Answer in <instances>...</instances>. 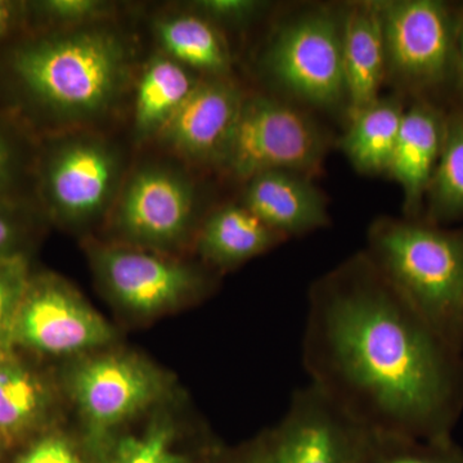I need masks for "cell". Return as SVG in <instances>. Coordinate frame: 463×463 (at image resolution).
<instances>
[{"label": "cell", "mask_w": 463, "mask_h": 463, "mask_svg": "<svg viewBox=\"0 0 463 463\" xmlns=\"http://www.w3.org/2000/svg\"><path fill=\"white\" fill-rule=\"evenodd\" d=\"M21 11H23V5L0 0V42L7 36L9 30L20 16Z\"/></svg>", "instance_id": "1f68e13d"}, {"label": "cell", "mask_w": 463, "mask_h": 463, "mask_svg": "<svg viewBox=\"0 0 463 463\" xmlns=\"http://www.w3.org/2000/svg\"><path fill=\"white\" fill-rule=\"evenodd\" d=\"M11 125L0 118V203H23L17 185L23 175V154Z\"/></svg>", "instance_id": "4316f807"}, {"label": "cell", "mask_w": 463, "mask_h": 463, "mask_svg": "<svg viewBox=\"0 0 463 463\" xmlns=\"http://www.w3.org/2000/svg\"><path fill=\"white\" fill-rule=\"evenodd\" d=\"M365 254L423 322L463 353V228L383 218L368 232Z\"/></svg>", "instance_id": "3957f363"}, {"label": "cell", "mask_w": 463, "mask_h": 463, "mask_svg": "<svg viewBox=\"0 0 463 463\" xmlns=\"http://www.w3.org/2000/svg\"><path fill=\"white\" fill-rule=\"evenodd\" d=\"M453 8L456 20V78L453 106H463V5H453Z\"/></svg>", "instance_id": "4dcf8cb0"}, {"label": "cell", "mask_w": 463, "mask_h": 463, "mask_svg": "<svg viewBox=\"0 0 463 463\" xmlns=\"http://www.w3.org/2000/svg\"><path fill=\"white\" fill-rule=\"evenodd\" d=\"M30 279L24 255L0 261V353H8L14 345V322Z\"/></svg>", "instance_id": "d4e9b609"}, {"label": "cell", "mask_w": 463, "mask_h": 463, "mask_svg": "<svg viewBox=\"0 0 463 463\" xmlns=\"http://www.w3.org/2000/svg\"><path fill=\"white\" fill-rule=\"evenodd\" d=\"M112 339L109 323L66 283L32 277L14 322V345L62 356L90 352Z\"/></svg>", "instance_id": "ba28073f"}, {"label": "cell", "mask_w": 463, "mask_h": 463, "mask_svg": "<svg viewBox=\"0 0 463 463\" xmlns=\"http://www.w3.org/2000/svg\"><path fill=\"white\" fill-rule=\"evenodd\" d=\"M243 100L242 91L230 79H200L157 137L166 147L187 160L216 164Z\"/></svg>", "instance_id": "4fadbf2b"}, {"label": "cell", "mask_w": 463, "mask_h": 463, "mask_svg": "<svg viewBox=\"0 0 463 463\" xmlns=\"http://www.w3.org/2000/svg\"><path fill=\"white\" fill-rule=\"evenodd\" d=\"M103 463H188L174 446L173 432L161 423L145 434L125 438Z\"/></svg>", "instance_id": "cb8c5ba5"}, {"label": "cell", "mask_w": 463, "mask_h": 463, "mask_svg": "<svg viewBox=\"0 0 463 463\" xmlns=\"http://www.w3.org/2000/svg\"><path fill=\"white\" fill-rule=\"evenodd\" d=\"M111 9L99 0H42L23 3V14L52 26H84L99 20Z\"/></svg>", "instance_id": "484cf974"}, {"label": "cell", "mask_w": 463, "mask_h": 463, "mask_svg": "<svg viewBox=\"0 0 463 463\" xmlns=\"http://www.w3.org/2000/svg\"><path fill=\"white\" fill-rule=\"evenodd\" d=\"M264 439L265 435L259 438L251 446L241 450L236 456L228 458V461L225 463H261L264 453Z\"/></svg>", "instance_id": "d6a6232c"}, {"label": "cell", "mask_w": 463, "mask_h": 463, "mask_svg": "<svg viewBox=\"0 0 463 463\" xmlns=\"http://www.w3.org/2000/svg\"><path fill=\"white\" fill-rule=\"evenodd\" d=\"M23 203H0V261L23 255Z\"/></svg>", "instance_id": "f1b7e54d"}, {"label": "cell", "mask_w": 463, "mask_h": 463, "mask_svg": "<svg viewBox=\"0 0 463 463\" xmlns=\"http://www.w3.org/2000/svg\"><path fill=\"white\" fill-rule=\"evenodd\" d=\"M282 241V236L240 203L223 206L206 219L197 236V250L213 267L228 269L259 257Z\"/></svg>", "instance_id": "e0dca14e"}, {"label": "cell", "mask_w": 463, "mask_h": 463, "mask_svg": "<svg viewBox=\"0 0 463 463\" xmlns=\"http://www.w3.org/2000/svg\"><path fill=\"white\" fill-rule=\"evenodd\" d=\"M241 203L285 240L319 230L330 222L321 192L306 174H259L246 182Z\"/></svg>", "instance_id": "9a60e30c"}, {"label": "cell", "mask_w": 463, "mask_h": 463, "mask_svg": "<svg viewBox=\"0 0 463 463\" xmlns=\"http://www.w3.org/2000/svg\"><path fill=\"white\" fill-rule=\"evenodd\" d=\"M404 111L398 97H380L350 115L340 147L359 173H388Z\"/></svg>", "instance_id": "ac0fdd59"}, {"label": "cell", "mask_w": 463, "mask_h": 463, "mask_svg": "<svg viewBox=\"0 0 463 463\" xmlns=\"http://www.w3.org/2000/svg\"><path fill=\"white\" fill-rule=\"evenodd\" d=\"M388 75L413 99H455V8L440 0L380 2ZM443 106V105H441ZM450 106V108H452ZM447 109V108H446Z\"/></svg>", "instance_id": "277c9868"}, {"label": "cell", "mask_w": 463, "mask_h": 463, "mask_svg": "<svg viewBox=\"0 0 463 463\" xmlns=\"http://www.w3.org/2000/svg\"><path fill=\"white\" fill-rule=\"evenodd\" d=\"M94 268L112 298L134 315L154 316L196 297L199 272L142 248L109 246L94 251Z\"/></svg>", "instance_id": "8fae6325"}, {"label": "cell", "mask_w": 463, "mask_h": 463, "mask_svg": "<svg viewBox=\"0 0 463 463\" xmlns=\"http://www.w3.org/2000/svg\"><path fill=\"white\" fill-rule=\"evenodd\" d=\"M200 79L167 56L148 63L137 90L134 127L141 138L157 136L194 91Z\"/></svg>", "instance_id": "ffe728a7"}, {"label": "cell", "mask_w": 463, "mask_h": 463, "mask_svg": "<svg viewBox=\"0 0 463 463\" xmlns=\"http://www.w3.org/2000/svg\"><path fill=\"white\" fill-rule=\"evenodd\" d=\"M325 138L312 118L270 97H245L215 165L248 182L259 174H309L321 164Z\"/></svg>", "instance_id": "5b68a950"}, {"label": "cell", "mask_w": 463, "mask_h": 463, "mask_svg": "<svg viewBox=\"0 0 463 463\" xmlns=\"http://www.w3.org/2000/svg\"><path fill=\"white\" fill-rule=\"evenodd\" d=\"M448 109L428 99H413L405 108L388 174L403 192L408 219H421L443 148Z\"/></svg>", "instance_id": "5bb4252c"}, {"label": "cell", "mask_w": 463, "mask_h": 463, "mask_svg": "<svg viewBox=\"0 0 463 463\" xmlns=\"http://www.w3.org/2000/svg\"><path fill=\"white\" fill-rule=\"evenodd\" d=\"M18 463H81L74 448L61 437H47L30 448Z\"/></svg>", "instance_id": "f546056e"}, {"label": "cell", "mask_w": 463, "mask_h": 463, "mask_svg": "<svg viewBox=\"0 0 463 463\" xmlns=\"http://www.w3.org/2000/svg\"><path fill=\"white\" fill-rule=\"evenodd\" d=\"M72 392L90 430L103 434L154 403L161 383L139 359L109 354L79 365Z\"/></svg>", "instance_id": "7c38bea8"}, {"label": "cell", "mask_w": 463, "mask_h": 463, "mask_svg": "<svg viewBox=\"0 0 463 463\" xmlns=\"http://www.w3.org/2000/svg\"><path fill=\"white\" fill-rule=\"evenodd\" d=\"M268 72L283 90L317 108L346 102L343 17L316 9L288 21L265 54Z\"/></svg>", "instance_id": "8992f818"}, {"label": "cell", "mask_w": 463, "mask_h": 463, "mask_svg": "<svg viewBox=\"0 0 463 463\" xmlns=\"http://www.w3.org/2000/svg\"><path fill=\"white\" fill-rule=\"evenodd\" d=\"M8 355V353H0V362L3 361V359L5 358V356Z\"/></svg>", "instance_id": "836d02e7"}, {"label": "cell", "mask_w": 463, "mask_h": 463, "mask_svg": "<svg viewBox=\"0 0 463 463\" xmlns=\"http://www.w3.org/2000/svg\"><path fill=\"white\" fill-rule=\"evenodd\" d=\"M194 214L190 179L170 167L147 165L125 182L116 199L115 225L137 248L167 249L188 236Z\"/></svg>", "instance_id": "30bf717a"}, {"label": "cell", "mask_w": 463, "mask_h": 463, "mask_svg": "<svg viewBox=\"0 0 463 463\" xmlns=\"http://www.w3.org/2000/svg\"><path fill=\"white\" fill-rule=\"evenodd\" d=\"M192 7L215 26H239L255 20L267 5L255 0H200Z\"/></svg>", "instance_id": "83f0119b"}, {"label": "cell", "mask_w": 463, "mask_h": 463, "mask_svg": "<svg viewBox=\"0 0 463 463\" xmlns=\"http://www.w3.org/2000/svg\"><path fill=\"white\" fill-rule=\"evenodd\" d=\"M367 431L312 383L297 390L288 412L264 439L261 463H356Z\"/></svg>", "instance_id": "9c48e42d"}, {"label": "cell", "mask_w": 463, "mask_h": 463, "mask_svg": "<svg viewBox=\"0 0 463 463\" xmlns=\"http://www.w3.org/2000/svg\"><path fill=\"white\" fill-rule=\"evenodd\" d=\"M47 405L41 380L25 365L9 358L0 362V438H14L29 430Z\"/></svg>", "instance_id": "7402d4cb"}, {"label": "cell", "mask_w": 463, "mask_h": 463, "mask_svg": "<svg viewBox=\"0 0 463 463\" xmlns=\"http://www.w3.org/2000/svg\"><path fill=\"white\" fill-rule=\"evenodd\" d=\"M303 364L309 383L364 431L453 439L463 353L423 322L365 252L310 288Z\"/></svg>", "instance_id": "6da1fadb"}, {"label": "cell", "mask_w": 463, "mask_h": 463, "mask_svg": "<svg viewBox=\"0 0 463 463\" xmlns=\"http://www.w3.org/2000/svg\"><path fill=\"white\" fill-rule=\"evenodd\" d=\"M356 463H463V450L449 440H414L367 432Z\"/></svg>", "instance_id": "603a6c76"}, {"label": "cell", "mask_w": 463, "mask_h": 463, "mask_svg": "<svg viewBox=\"0 0 463 463\" xmlns=\"http://www.w3.org/2000/svg\"><path fill=\"white\" fill-rule=\"evenodd\" d=\"M343 65L352 115L380 99L388 76L380 2L359 3L344 14Z\"/></svg>", "instance_id": "2e32d148"}, {"label": "cell", "mask_w": 463, "mask_h": 463, "mask_svg": "<svg viewBox=\"0 0 463 463\" xmlns=\"http://www.w3.org/2000/svg\"><path fill=\"white\" fill-rule=\"evenodd\" d=\"M5 67L24 111L84 121L102 115L118 99L127 80L128 52L109 30L75 27L17 43Z\"/></svg>", "instance_id": "7a4b0ae2"}, {"label": "cell", "mask_w": 463, "mask_h": 463, "mask_svg": "<svg viewBox=\"0 0 463 463\" xmlns=\"http://www.w3.org/2000/svg\"><path fill=\"white\" fill-rule=\"evenodd\" d=\"M156 35L166 56L207 78H227L231 53L218 27L197 14H176L156 24Z\"/></svg>", "instance_id": "d6986e66"}, {"label": "cell", "mask_w": 463, "mask_h": 463, "mask_svg": "<svg viewBox=\"0 0 463 463\" xmlns=\"http://www.w3.org/2000/svg\"><path fill=\"white\" fill-rule=\"evenodd\" d=\"M417 221L439 227L463 222V106L448 109L443 148L426 194L421 219Z\"/></svg>", "instance_id": "44dd1931"}, {"label": "cell", "mask_w": 463, "mask_h": 463, "mask_svg": "<svg viewBox=\"0 0 463 463\" xmlns=\"http://www.w3.org/2000/svg\"><path fill=\"white\" fill-rule=\"evenodd\" d=\"M35 175L39 196L52 214L66 222L90 221L114 200L120 160L102 139L61 138L43 148Z\"/></svg>", "instance_id": "52a82bcc"}]
</instances>
